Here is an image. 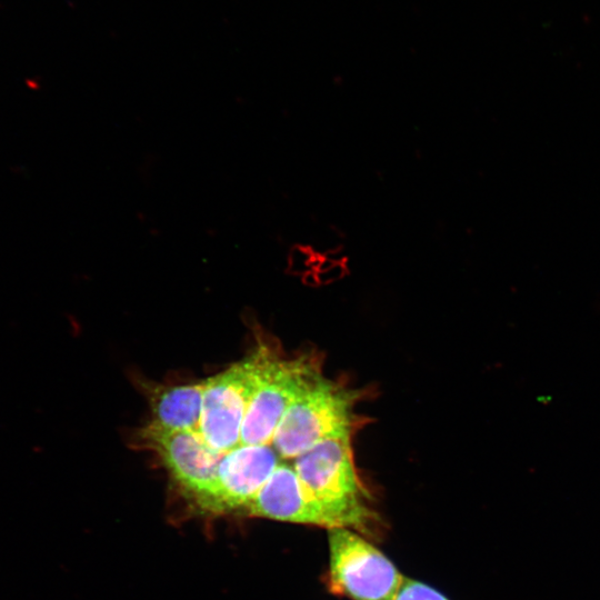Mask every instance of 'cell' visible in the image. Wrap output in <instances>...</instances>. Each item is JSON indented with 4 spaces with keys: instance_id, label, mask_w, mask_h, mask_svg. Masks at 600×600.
<instances>
[{
    "instance_id": "obj_1",
    "label": "cell",
    "mask_w": 600,
    "mask_h": 600,
    "mask_svg": "<svg viewBox=\"0 0 600 600\" xmlns=\"http://www.w3.org/2000/svg\"><path fill=\"white\" fill-rule=\"evenodd\" d=\"M292 466L336 528L377 536L380 519L358 473L352 437H331L296 457Z\"/></svg>"
},
{
    "instance_id": "obj_2",
    "label": "cell",
    "mask_w": 600,
    "mask_h": 600,
    "mask_svg": "<svg viewBox=\"0 0 600 600\" xmlns=\"http://www.w3.org/2000/svg\"><path fill=\"white\" fill-rule=\"evenodd\" d=\"M363 396L360 389L319 374L291 401L271 446L282 460H293L323 439L353 438L367 421L356 411Z\"/></svg>"
},
{
    "instance_id": "obj_3",
    "label": "cell",
    "mask_w": 600,
    "mask_h": 600,
    "mask_svg": "<svg viewBox=\"0 0 600 600\" xmlns=\"http://www.w3.org/2000/svg\"><path fill=\"white\" fill-rule=\"evenodd\" d=\"M254 352L256 377L240 443L271 444L274 431L291 401L323 373V360L316 351L284 357L264 342Z\"/></svg>"
},
{
    "instance_id": "obj_4",
    "label": "cell",
    "mask_w": 600,
    "mask_h": 600,
    "mask_svg": "<svg viewBox=\"0 0 600 600\" xmlns=\"http://www.w3.org/2000/svg\"><path fill=\"white\" fill-rule=\"evenodd\" d=\"M329 590L351 600H394L404 577L379 549L347 528L330 529Z\"/></svg>"
},
{
    "instance_id": "obj_5",
    "label": "cell",
    "mask_w": 600,
    "mask_h": 600,
    "mask_svg": "<svg viewBox=\"0 0 600 600\" xmlns=\"http://www.w3.org/2000/svg\"><path fill=\"white\" fill-rule=\"evenodd\" d=\"M257 368L256 352L204 380L199 433L216 451L240 444Z\"/></svg>"
},
{
    "instance_id": "obj_6",
    "label": "cell",
    "mask_w": 600,
    "mask_h": 600,
    "mask_svg": "<svg viewBox=\"0 0 600 600\" xmlns=\"http://www.w3.org/2000/svg\"><path fill=\"white\" fill-rule=\"evenodd\" d=\"M139 437L197 502L210 491L223 453L212 449L198 431L166 429L150 422Z\"/></svg>"
},
{
    "instance_id": "obj_7",
    "label": "cell",
    "mask_w": 600,
    "mask_h": 600,
    "mask_svg": "<svg viewBox=\"0 0 600 600\" xmlns=\"http://www.w3.org/2000/svg\"><path fill=\"white\" fill-rule=\"evenodd\" d=\"M282 459L271 444H242L224 452L210 491L197 503L213 513L246 509Z\"/></svg>"
},
{
    "instance_id": "obj_8",
    "label": "cell",
    "mask_w": 600,
    "mask_h": 600,
    "mask_svg": "<svg viewBox=\"0 0 600 600\" xmlns=\"http://www.w3.org/2000/svg\"><path fill=\"white\" fill-rule=\"evenodd\" d=\"M251 517L334 529L324 508L303 484L292 463L282 460L244 509Z\"/></svg>"
},
{
    "instance_id": "obj_9",
    "label": "cell",
    "mask_w": 600,
    "mask_h": 600,
    "mask_svg": "<svg viewBox=\"0 0 600 600\" xmlns=\"http://www.w3.org/2000/svg\"><path fill=\"white\" fill-rule=\"evenodd\" d=\"M204 380L179 386L147 388L151 422L172 430L198 431L201 417Z\"/></svg>"
},
{
    "instance_id": "obj_10",
    "label": "cell",
    "mask_w": 600,
    "mask_h": 600,
    "mask_svg": "<svg viewBox=\"0 0 600 600\" xmlns=\"http://www.w3.org/2000/svg\"><path fill=\"white\" fill-rule=\"evenodd\" d=\"M394 600H449L437 589L413 579L404 578Z\"/></svg>"
}]
</instances>
